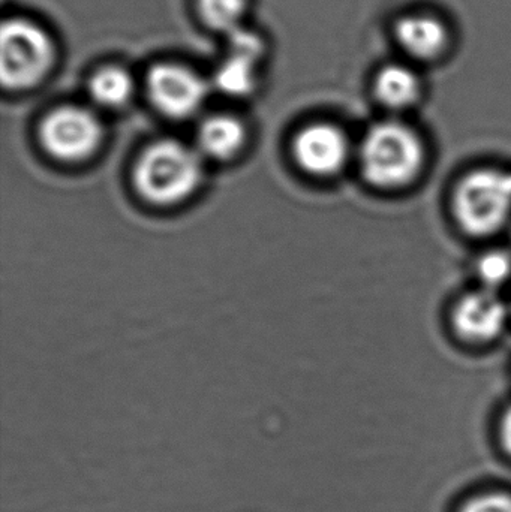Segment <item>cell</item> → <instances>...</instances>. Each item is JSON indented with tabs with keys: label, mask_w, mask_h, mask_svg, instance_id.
Returning a JSON list of instances; mask_svg holds the SVG:
<instances>
[{
	"label": "cell",
	"mask_w": 511,
	"mask_h": 512,
	"mask_svg": "<svg viewBox=\"0 0 511 512\" xmlns=\"http://www.w3.org/2000/svg\"><path fill=\"white\" fill-rule=\"evenodd\" d=\"M89 92L95 102L104 107L116 108L126 104L134 92L131 75L125 69L110 66L93 75Z\"/></svg>",
	"instance_id": "7c38bea8"
},
{
	"label": "cell",
	"mask_w": 511,
	"mask_h": 512,
	"mask_svg": "<svg viewBox=\"0 0 511 512\" xmlns=\"http://www.w3.org/2000/svg\"><path fill=\"white\" fill-rule=\"evenodd\" d=\"M150 99L165 116H191L203 105L207 84L200 75L176 63H161L147 77Z\"/></svg>",
	"instance_id": "8992f818"
},
{
	"label": "cell",
	"mask_w": 511,
	"mask_h": 512,
	"mask_svg": "<svg viewBox=\"0 0 511 512\" xmlns=\"http://www.w3.org/2000/svg\"><path fill=\"white\" fill-rule=\"evenodd\" d=\"M461 512H511V496L504 493L477 496L467 502Z\"/></svg>",
	"instance_id": "e0dca14e"
},
{
	"label": "cell",
	"mask_w": 511,
	"mask_h": 512,
	"mask_svg": "<svg viewBox=\"0 0 511 512\" xmlns=\"http://www.w3.org/2000/svg\"><path fill=\"white\" fill-rule=\"evenodd\" d=\"M476 273L486 289L494 291L511 277V255L506 251H489L477 259Z\"/></svg>",
	"instance_id": "9a60e30c"
},
{
	"label": "cell",
	"mask_w": 511,
	"mask_h": 512,
	"mask_svg": "<svg viewBox=\"0 0 511 512\" xmlns=\"http://www.w3.org/2000/svg\"><path fill=\"white\" fill-rule=\"evenodd\" d=\"M228 36H230V53L249 57V59L257 60V62L263 56V42L255 33L249 32L245 27L233 30V32L228 33Z\"/></svg>",
	"instance_id": "2e32d148"
},
{
	"label": "cell",
	"mask_w": 511,
	"mask_h": 512,
	"mask_svg": "<svg viewBox=\"0 0 511 512\" xmlns=\"http://www.w3.org/2000/svg\"><path fill=\"white\" fill-rule=\"evenodd\" d=\"M395 36L399 47L417 60L437 59L449 42L446 24L431 14H408L399 18Z\"/></svg>",
	"instance_id": "9c48e42d"
},
{
	"label": "cell",
	"mask_w": 511,
	"mask_h": 512,
	"mask_svg": "<svg viewBox=\"0 0 511 512\" xmlns=\"http://www.w3.org/2000/svg\"><path fill=\"white\" fill-rule=\"evenodd\" d=\"M374 92L380 104L390 110H407L419 101L422 93L419 75L402 63L381 68L374 81Z\"/></svg>",
	"instance_id": "30bf717a"
},
{
	"label": "cell",
	"mask_w": 511,
	"mask_h": 512,
	"mask_svg": "<svg viewBox=\"0 0 511 512\" xmlns=\"http://www.w3.org/2000/svg\"><path fill=\"white\" fill-rule=\"evenodd\" d=\"M509 319L506 303L492 289L468 292L452 313L456 334L473 345L491 343L503 334Z\"/></svg>",
	"instance_id": "52a82bcc"
},
{
	"label": "cell",
	"mask_w": 511,
	"mask_h": 512,
	"mask_svg": "<svg viewBox=\"0 0 511 512\" xmlns=\"http://www.w3.org/2000/svg\"><path fill=\"white\" fill-rule=\"evenodd\" d=\"M501 441L511 456V408L507 409L503 421H501Z\"/></svg>",
	"instance_id": "ac0fdd59"
},
{
	"label": "cell",
	"mask_w": 511,
	"mask_h": 512,
	"mask_svg": "<svg viewBox=\"0 0 511 512\" xmlns=\"http://www.w3.org/2000/svg\"><path fill=\"white\" fill-rule=\"evenodd\" d=\"M201 17L212 29L230 33L242 27L246 0H198Z\"/></svg>",
	"instance_id": "5bb4252c"
},
{
	"label": "cell",
	"mask_w": 511,
	"mask_h": 512,
	"mask_svg": "<svg viewBox=\"0 0 511 512\" xmlns=\"http://www.w3.org/2000/svg\"><path fill=\"white\" fill-rule=\"evenodd\" d=\"M257 60L230 53L215 74V84L221 92L230 96H245L255 87Z\"/></svg>",
	"instance_id": "4fadbf2b"
},
{
	"label": "cell",
	"mask_w": 511,
	"mask_h": 512,
	"mask_svg": "<svg viewBox=\"0 0 511 512\" xmlns=\"http://www.w3.org/2000/svg\"><path fill=\"white\" fill-rule=\"evenodd\" d=\"M41 137L51 155L77 161L96 149L101 141L102 128L95 114L86 108L62 107L44 120Z\"/></svg>",
	"instance_id": "5b68a950"
},
{
	"label": "cell",
	"mask_w": 511,
	"mask_h": 512,
	"mask_svg": "<svg viewBox=\"0 0 511 512\" xmlns=\"http://www.w3.org/2000/svg\"><path fill=\"white\" fill-rule=\"evenodd\" d=\"M200 177L197 153L177 141L153 144L141 156L135 170L138 191L158 204L183 200L194 191Z\"/></svg>",
	"instance_id": "3957f363"
},
{
	"label": "cell",
	"mask_w": 511,
	"mask_h": 512,
	"mask_svg": "<svg viewBox=\"0 0 511 512\" xmlns=\"http://www.w3.org/2000/svg\"><path fill=\"white\" fill-rule=\"evenodd\" d=\"M294 153L299 164L309 173L333 176L347 165L350 143L338 126L315 123L300 132Z\"/></svg>",
	"instance_id": "ba28073f"
},
{
	"label": "cell",
	"mask_w": 511,
	"mask_h": 512,
	"mask_svg": "<svg viewBox=\"0 0 511 512\" xmlns=\"http://www.w3.org/2000/svg\"><path fill=\"white\" fill-rule=\"evenodd\" d=\"M453 215L473 237L500 233L511 218V171L479 168L459 180L453 192Z\"/></svg>",
	"instance_id": "7a4b0ae2"
},
{
	"label": "cell",
	"mask_w": 511,
	"mask_h": 512,
	"mask_svg": "<svg viewBox=\"0 0 511 512\" xmlns=\"http://www.w3.org/2000/svg\"><path fill=\"white\" fill-rule=\"evenodd\" d=\"M426 164V149L416 131L398 120L369 128L360 149V167L369 185L395 191L413 185Z\"/></svg>",
	"instance_id": "6da1fadb"
},
{
	"label": "cell",
	"mask_w": 511,
	"mask_h": 512,
	"mask_svg": "<svg viewBox=\"0 0 511 512\" xmlns=\"http://www.w3.org/2000/svg\"><path fill=\"white\" fill-rule=\"evenodd\" d=\"M54 50L47 33L27 20L5 21L0 33V75L6 89L38 84L50 71Z\"/></svg>",
	"instance_id": "277c9868"
},
{
	"label": "cell",
	"mask_w": 511,
	"mask_h": 512,
	"mask_svg": "<svg viewBox=\"0 0 511 512\" xmlns=\"http://www.w3.org/2000/svg\"><path fill=\"white\" fill-rule=\"evenodd\" d=\"M243 138L245 131L242 123L230 116L210 117L198 131L201 150L218 159L233 156L242 146Z\"/></svg>",
	"instance_id": "8fae6325"
}]
</instances>
